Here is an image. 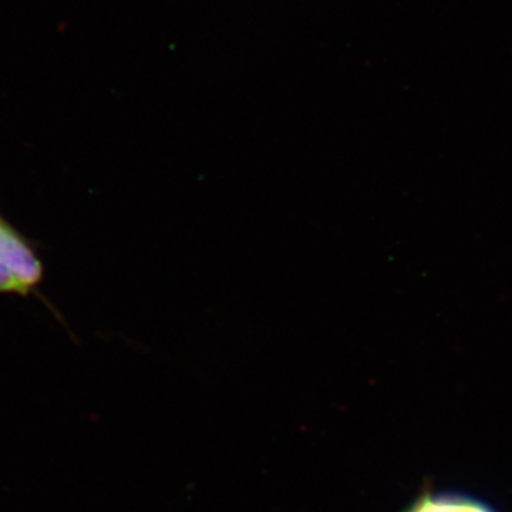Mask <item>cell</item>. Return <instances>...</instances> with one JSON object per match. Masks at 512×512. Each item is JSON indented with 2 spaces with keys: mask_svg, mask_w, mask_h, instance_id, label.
<instances>
[{
  "mask_svg": "<svg viewBox=\"0 0 512 512\" xmlns=\"http://www.w3.org/2000/svg\"><path fill=\"white\" fill-rule=\"evenodd\" d=\"M42 278L43 266L35 248L0 217V292L28 295Z\"/></svg>",
  "mask_w": 512,
  "mask_h": 512,
  "instance_id": "1",
  "label": "cell"
},
{
  "mask_svg": "<svg viewBox=\"0 0 512 512\" xmlns=\"http://www.w3.org/2000/svg\"><path fill=\"white\" fill-rule=\"evenodd\" d=\"M407 512H495L493 508L461 494L424 495Z\"/></svg>",
  "mask_w": 512,
  "mask_h": 512,
  "instance_id": "2",
  "label": "cell"
}]
</instances>
